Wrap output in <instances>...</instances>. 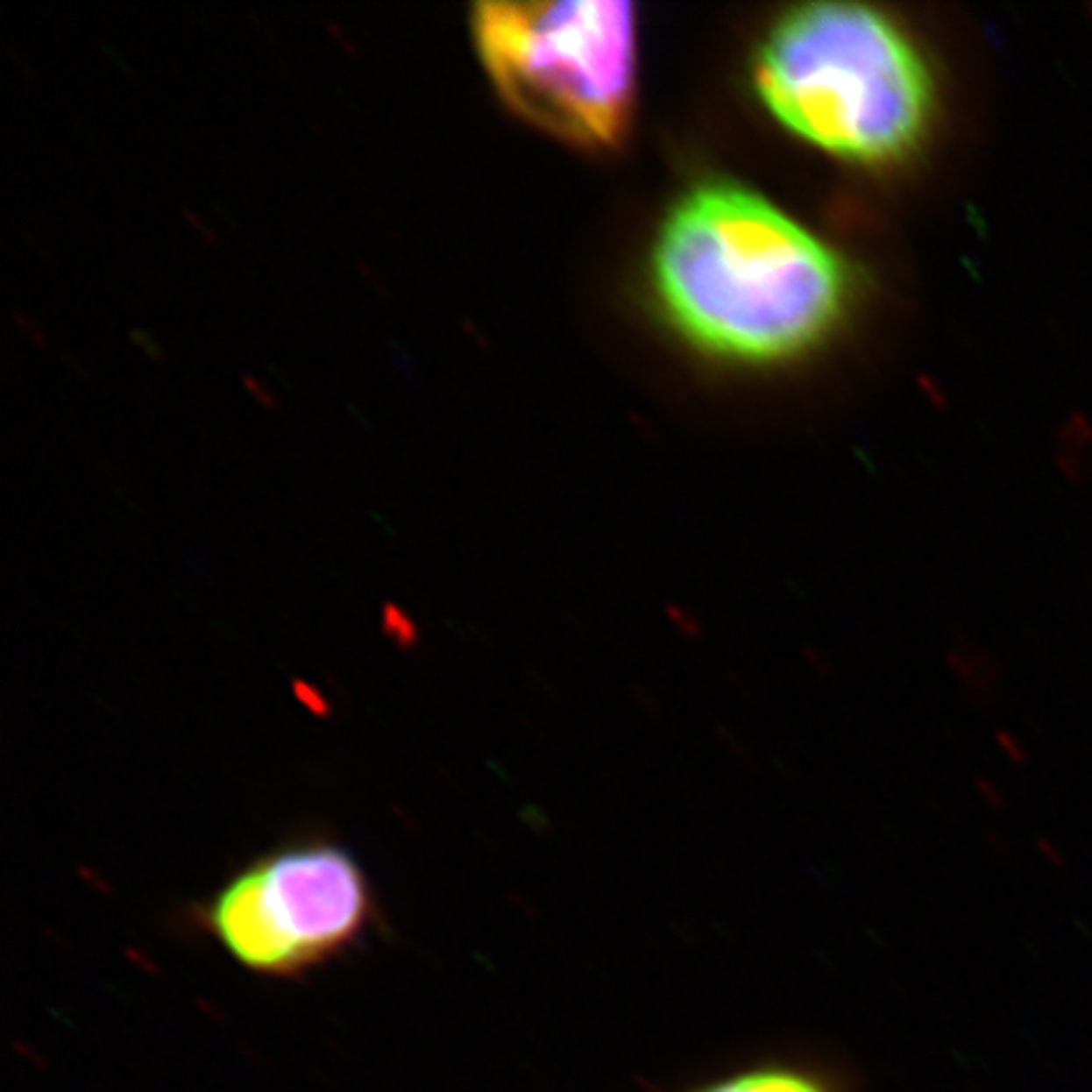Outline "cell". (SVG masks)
Segmentation results:
<instances>
[{"mask_svg": "<svg viewBox=\"0 0 1092 1092\" xmlns=\"http://www.w3.org/2000/svg\"><path fill=\"white\" fill-rule=\"evenodd\" d=\"M650 261L670 324L734 362L802 357L830 339L850 304V271L830 245L734 182H706L680 197Z\"/></svg>", "mask_w": 1092, "mask_h": 1092, "instance_id": "6da1fadb", "label": "cell"}, {"mask_svg": "<svg viewBox=\"0 0 1092 1092\" xmlns=\"http://www.w3.org/2000/svg\"><path fill=\"white\" fill-rule=\"evenodd\" d=\"M374 893L362 862L329 840L263 852L200 911V928L245 971L294 979L365 939Z\"/></svg>", "mask_w": 1092, "mask_h": 1092, "instance_id": "277c9868", "label": "cell"}, {"mask_svg": "<svg viewBox=\"0 0 1092 1092\" xmlns=\"http://www.w3.org/2000/svg\"><path fill=\"white\" fill-rule=\"evenodd\" d=\"M693 1092H830L827 1085L802 1070L791 1067H762L746 1070L716 1080Z\"/></svg>", "mask_w": 1092, "mask_h": 1092, "instance_id": "5b68a950", "label": "cell"}, {"mask_svg": "<svg viewBox=\"0 0 1092 1092\" xmlns=\"http://www.w3.org/2000/svg\"><path fill=\"white\" fill-rule=\"evenodd\" d=\"M471 28L511 110L590 150L622 142L633 119L637 66L630 3H481Z\"/></svg>", "mask_w": 1092, "mask_h": 1092, "instance_id": "3957f363", "label": "cell"}, {"mask_svg": "<svg viewBox=\"0 0 1092 1092\" xmlns=\"http://www.w3.org/2000/svg\"><path fill=\"white\" fill-rule=\"evenodd\" d=\"M754 84L799 139L860 165L905 160L933 114V76L908 31L862 3H807L769 28Z\"/></svg>", "mask_w": 1092, "mask_h": 1092, "instance_id": "7a4b0ae2", "label": "cell"}]
</instances>
